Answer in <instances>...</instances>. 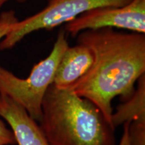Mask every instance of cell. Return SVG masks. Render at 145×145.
I'll return each mask as SVG.
<instances>
[{
	"label": "cell",
	"instance_id": "obj_1",
	"mask_svg": "<svg viewBox=\"0 0 145 145\" xmlns=\"http://www.w3.org/2000/svg\"><path fill=\"white\" fill-rule=\"evenodd\" d=\"M77 36L78 44L86 45L93 52V62L70 88L93 103L113 126L112 99L118 95L128 99L135 91V83L145 73L144 34L104 28L85 30Z\"/></svg>",
	"mask_w": 145,
	"mask_h": 145
},
{
	"label": "cell",
	"instance_id": "obj_2",
	"mask_svg": "<svg viewBox=\"0 0 145 145\" xmlns=\"http://www.w3.org/2000/svg\"><path fill=\"white\" fill-rule=\"evenodd\" d=\"M38 124L50 145H116L115 128L93 103L71 88L50 85Z\"/></svg>",
	"mask_w": 145,
	"mask_h": 145
},
{
	"label": "cell",
	"instance_id": "obj_3",
	"mask_svg": "<svg viewBox=\"0 0 145 145\" xmlns=\"http://www.w3.org/2000/svg\"><path fill=\"white\" fill-rule=\"evenodd\" d=\"M68 46L65 32L60 31L49 55L34 65L26 79L16 77L0 66V94L8 96L22 107L39 123L44 95L53 83L60 59Z\"/></svg>",
	"mask_w": 145,
	"mask_h": 145
},
{
	"label": "cell",
	"instance_id": "obj_4",
	"mask_svg": "<svg viewBox=\"0 0 145 145\" xmlns=\"http://www.w3.org/2000/svg\"><path fill=\"white\" fill-rule=\"evenodd\" d=\"M132 0H48L45 8L12 26L0 42V49H10L25 36L40 30H51L83 13L102 7H121Z\"/></svg>",
	"mask_w": 145,
	"mask_h": 145
},
{
	"label": "cell",
	"instance_id": "obj_5",
	"mask_svg": "<svg viewBox=\"0 0 145 145\" xmlns=\"http://www.w3.org/2000/svg\"><path fill=\"white\" fill-rule=\"evenodd\" d=\"M116 28L145 34V0H132L121 7H102L83 13L66 23L72 37L88 30Z\"/></svg>",
	"mask_w": 145,
	"mask_h": 145
},
{
	"label": "cell",
	"instance_id": "obj_6",
	"mask_svg": "<svg viewBox=\"0 0 145 145\" xmlns=\"http://www.w3.org/2000/svg\"><path fill=\"white\" fill-rule=\"evenodd\" d=\"M0 116L12 128L18 145H50L37 122L22 107L3 94H0Z\"/></svg>",
	"mask_w": 145,
	"mask_h": 145
},
{
	"label": "cell",
	"instance_id": "obj_7",
	"mask_svg": "<svg viewBox=\"0 0 145 145\" xmlns=\"http://www.w3.org/2000/svg\"><path fill=\"white\" fill-rule=\"evenodd\" d=\"M93 62V52L86 45L68 46L60 59L52 84L59 89L71 88L88 72Z\"/></svg>",
	"mask_w": 145,
	"mask_h": 145
},
{
	"label": "cell",
	"instance_id": "obj_8",
	"mask_svg": "<svg viewBox=\"0 0 145 145\" xmlns=\"http://www.w3.org/2000/svg\"><path fill=\"white\" fill-rule=\"evenodd\" d=\"M137 89L112 114L114 128L125 123L145 122V75L139 78Z\"/></svg>",
	"mask_w": 145,
	"mask_h": 145
},
{
	"label": "cell",
	"instance_id": "obj_9",
	"mask_svg": "<svg viewBox=\"0 0 145 145\" xmlns=\"http://www.w3.org/2000/svg\"><path fill=\"white\" fill-rule=\"evenodd\" d=\"M130 145H145V122L130 123Z\"/></svg>",
	"mask_w": 145,
	"mask_h": 145
},
{
	"label": "cell",
	"instance_id": "obj_10",
	"mask_svg": "<svg viewBox=\"0 0 145 145\" xmlns=\"http://www.w3.org/2000/svg\"><path fill=\"white\" fill-rule=\"evenodd\" d=\"M18 21L13 10L3 12L0 15V42L10 32L12 26Z\"/></svg>",
	"mask_w": 145,
	"mask_h": 145
},
{
	"label": "cell",
	"instance_id": "obj_11",
	"mask_svg": "<svg viewBox=\"0 0 145 145\" xmlns=\"http://www.w3.org/2000/svg\"><path fill=\"white\" fill-rule=\"evenodd\" d=\"M16 144V138L12 130L8 129L4 122L0 120V144L14 145Z\"/></svg>",
	"mask_w": 145,
	"mask_h": 145
},
{
	"label": "cell",
	"instance_id": "obj_12",
	"mask_svg": "<svg viewBox=\"0 0 145 145\" xmlns=\"http://www.w3.org/2000/svg\"><path fill=\"white\" fill-rule=\"evenodd\" d=\"M124 125V132L119 145H130L129 137V125L130 123H125Z\"/></svg>",
	"mask_w": 145,
	"mask_h": 145
},
{
	"label": "cell",
	"instance_id": "obj_13",
	"mask_svg": "<svg viewBox=\"0 0 145 145\" xmlns=\"http://www.w3.org/2000/svg\"><path fill=\"white\" fill-rule=\"evenodd\" d=\"M8 1V0H0V8H1V7L4 5V3H6Z\"/></svg>",
	"mask_w": 145,
	"mask_h": 145
},
{
	"label": "cell",
	"instance_id": "obj_14",
	"mask_svg": "<svg viewBox=\"0 0 145 145\" xmlns=\"http://www.w3.org/2000/svg\"><path fill=\"white\" fill-rule=\"evenodd\" d=\"M18 1H19V2H24V1H26V0H17Z\"/></svg>",
	"mask_w": 145,
	"mask_h": 145
},
{
	"label": "cell",
	"instance_id": "obj_15",
	"mask_svg": "<svg viewBox=\"0 0 145 145\" xmlns=\"http://www.w3.org/2000/svg\"><path fill=\"white\" fill-rule=\"evenodd\" d=\"M0 145H1V144H0Z\"/></svg>",
	"mask_w": 145,
	"mask_h": 145
}]
</instances>
